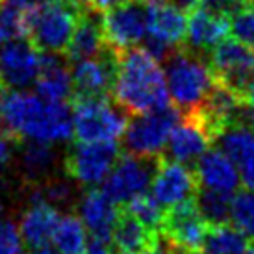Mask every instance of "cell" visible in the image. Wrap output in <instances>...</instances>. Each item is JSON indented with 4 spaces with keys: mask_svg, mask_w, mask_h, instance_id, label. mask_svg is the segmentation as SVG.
Listing matches in <instances>:
<instances>
[{
    "mask_svg": "<svg viewBox=\"0 0 254 254\" xmlns=\"http://www.w3.org/2000/svg\"><path fill=\"white\" fill-rule=\"evenodd\" d=\"M150 193L163 210L193 200L198 191V182L195 171L184 163L171 162L162 158L156 171L154 180L150 184Z\"/></svg>",
    "mask_w": 254,
    "mask_h": 254,
    "instance_id": "14",
    "label": "cell"
},
{
    "mask_svg": "<svg viewBox=\"0 0 254 254\" xmlns=\"http://www.w3.org/2000/svg\"><path fill=\"white\" fill-rule=\"evenodd\" d=\"M208 223L198 213L195 198L165 210L160 238L175 251L198 254L204 243Z\"/></svg>",
    "mask_w": 254,
    "mask_h": 254,
    "instance_id": "10",
    "label": "cell"
},
{
    "mask_svg": "<svg viewBox=\"0 0 254 254\" xmlns=\"http://www.w3.org/2000/svg\"><path fill=\"white\" fill-rule=\"evenodd\" d=\"M219 150L238 165V169L254 160V130L245 125H232L215 137Z\"/></svg>",
    "mask_w": 254,
    "mask_h": 254,
    "instance_id": "24",
    "label": "cell"
},
{
    "mask_svg": "<svg viewBox=\"0 0 254 254\" xmlns=\"http://www.w3.org/2000/svg\"><path fill=\"white\" fill-rule=\"evenodd\" d=\"M186 34H188V19L184 11L167 4H162V6L148 4L147 37L175 50L184 45Z\"/></svg>",
    "mask_w": 254,
    "mask_h": 254,
    "instance_id": "22",
    "label": "cell"
},
{
    "mask_svg": "<svg viewBox=\"0 0 254 254\" xmlns=\"http://www.w3.org/2000/svg\"><path fill=\"white\" fill-rule=\"evenodd\" d=\"M198 188L234 195L241 186V173L221 150H208L195 163Z\"/></svg>",
    "mask_w": 254,
    "mask_h": 254,
    "instance_id": "18",
    "label": "cell"
},
{
    "mask_svg": "<svg viewBox=\"0 0 254 254\" xmlns=\"http://www.w3.org/2000/svg\"><path fill=\"white\" fill-rule=\"evenodd\" d=\"M180 119L182 112L171 104L143 115H134L123 134V147L132 156L160 158Z\"/></svg>",
    "mask_w": 254,
    "mask_h": 254,
    "instance_id": "6",
    "label": "cell"
},
{
    "mask_svg": "<svg viewBox=\"0 0 254 254\" xmlns=\"http://www.w3.org/2000/svg\"><path fill=\"white\" fill-rule=\"evenodd\" d=\"M28 13L13 2H0V45L28 37Z\"/></svg>",
    "mask_w": 254,
    "mask_h": 254,
    "instance_id": "29",
    "label": "cell"
},
{
    "mask_svg": "<svg viewBox=\"0 0 254 254\" xmlns=\"http://www.w3.org/2000/svg\"><path fill=\"white\" fill-rule=\"evenodd\" d=\"M80 11L67 0L36 7L28 13V39L41 52L60 54L67 50Z\"/></svg>",
    "mask_w": 254,
    "mask_h": 254,
    "instance_id": "5",
    "label": "cell"
},
{
    "mask_svg": "<svg viewBox=\"0 0 254 254\" xmlns=\"http://www.w3.org/2000/svg\"><path fill=\"white\" fill-rule=\"evenodd\" d=\"M240 173H241V184L245 186V190L254 193V160H251L243 167H240Z\"/></svg>",
    "mask_w": 254,
    "mask_h": 254,
    "instance_id": "35",
    "label": "cell"
},
{
    "mask_svg": "<svg viewBox=\"0 0 254 254\" xmlns=\"http://www.w3.org/2000/svg\"><path fill=\"white\" fill-rule=\"evenodd\" d=\"M108 49L104 41V30H102V15L91 7L82 9L78 17V24L74 28L69 47L65 50L67 62H82V60H91L104 54Z\"/></svg>",
    "mask_w": 254,
    "mask_h": 254,
    "instance_id": "19",
    "label": "cell"
},
{
    "mask_svg": "<svg viewBox=\"0 0 254 254\" xmlns=\"http://www.w3.org/2000/svg\"><path fill=\"white\" fill-rule=\"evenodd\" d=\"M0 127L13 139L62 143L72 137V108L67 102H49L37 93L2 89Z\"/></svg>",
    "mask_w": 254,
    "mask_h": 254,
    "instance_id": "1",
    "label": "cell"
},
{
    "mask_svg": "<svg viewBox=\"0 0 254 254\" xmlns=\"http://www.w3.org/2000/svg\"><path fill=\"white\" fill-rule=\"evenodd\" d=\"M11 137L6 134H0V169L6 167L11 158Z\"/></svg>",
    "mask_w": 254,
    "mask_h": 254,
    "instance_id": "36",
    "label": "cell"
},
{
    "mask_svg": "<svg viewBox=\"0 0 254 254\" xmlns=\"http://www.w3.org/2000/svg\"><path fill=\"white\" fill-rule=\"evenodd\" d=\"M112 97L128 115H143L169 104V91L160 62L141 47L117 54Z\"/></svg>",
    "mask_w": 254,
    "mask_h": 254,
    "instance_id": "2",
    "label": "cell"
},
{
    "mask_svg": "<svg viewBox=\"0 0 254 254\" xmlns=\"http://www.w3.org/2000/svg\"><path fill=\"white\" fill-rule=\"evenodd\" d=\"M251 247V240L232 223L208 226L204 243L198 254H243Z\"/></svg>",
    "mask_w": 254,
    "mask_h": 254,
    "instance_id": "25",
    "label": "cell"
},
{
    "mask_svg": "<svg viewBox=\"0 0 254 254\" xmlns=\"http://www.w3.org/2000/svg\"><path fill=\"white\" fill-rule=\"evenodd\" d=\"M213 143V135L208 132L204 123L200 121L195 112L182 113V119L175 130L171 132V137L167 141V156L165 160L184 163H197L198 158L210 150V145Z\"/></svg>",
    "mask_w": 254,
    "mask_h": 254,
    "instance_id": "15",
    "label": "cell"
},
{
    "mask_svg": "<svg viewBox=\"0 0 254 254\" xmlns=\"http://www.w3.org/2000/svg\"><path fill=\"white\" fill-rule=\"evenodd\" d=\"M232 197L219 191H210L198 188L195 195V204L198 213L202 215L208 226H217L230 223V208H232Z\"/></svg>",
    "mask_w": 254,
    "mask_h": 254,
    "instance_id": "28",
    "label": "cell"
},
{
    "mask_svg": "<svg viewBox=\"0 0 254 254\" xmlns=\"http://www.w3.org/2000/svg\"><path fill=\"white\" fill-rule=\"evenodd\" d=\"M0 2H2V0H0Z\"/></svg>",
    "mask_w": 254,
    "mask_h": 254,
    "instance_id": "47",
    "label": "cell"
},
{
    "mask_svg": "<svg viewBox=\"0 0 254 254\" xmlns=\"http://www.w3.org/2000/svg\"><path fill=\"white\" fill-rule=\"evenodd\" d=\"M162 158L163 156L160 158H141L132 154L121 156L112 173L102 182V191L115 204H128L132 198L147 193Z\"/></svg>",
    "mask_w": 254,
    "mask_h": 254,
    "instance_id": "8",
    "label": "cell"
},
{
    "mask_svg": "<svg viewBox=\"0 0 254 254\" xmlns=\"http://www.w3.org/2000/svg\"><path fill=\"white\" fill-rule=\"evenodd\" d=\"M117 71V52L106 49L104 54L91 60H82L72 65V100L76 99H108L112 95Z\"/></svg>",
    "mask_w": 254,
    "mask_h": 254,
    "instance_id": "13",
    "label": "cell"
},
{
    "mask_svg": "<svg viewBox=\"0 0 254 254\" xmlns=\"http://www.w3.org/2000/svg\"><path fill=\"white\" fill-rule=\"evenodd\" d=\"M230 34L234 39L254 50V6L241 9L230 17Z\"/></svg>",
    "mask_w": 254,
    "mask_h": 254,
    "instance_id": "32",
    "label": "cell"
},
{
    "mask_svg": "<svg viewBox=\"0 0 254 254\" xmlns=\"http://www.w3.org/2000/svg\"><path fill=\"white\" fill-rule=\"evenodd\" d=\"M41 69V54L30 39L0 45V87L26 91L36 85Z\"/></svg>",
    "mask_w": 254,
    "mask_h": 254,
    "instance_id": "12",
    "label": "cell"
},
{
    "mask_svg": "<svg viewBox=\"0 0 254 254\" xmlns=\"http://www.w3.org/2000/svg\"><path fill=\"white\" fill-rule=\"evenodd\" d=\"M165 82L173 102L182 113L195 112L215 85V74L208 60L184 47L175 49L165 60Z\"/></svg>",
    "mask_w": 254,
    "mask_h": 254,
    "instance_id": "3",
    "label": "cell"
},
{
    "mask_svg": "<svg viewBox=\"0 0 254 254\" xmlns=\"http://www.w3.org/2000/svg\"><path fill=\"white\" fill-rule=\"evenodd\" d=\"M36 93L41 99L49 102H67L72 100L74 85H72V72L67 65V60L58 54L43 52L41 69L36 82Z\"/></svg>",
    "mask_w": 254,
    "mask_h": 254,
    "instance_id": "20",
    "label": "cell"
},
{
    "mask_svg": "<svg viewBox=\"0 0 254 254\" xmlns=\"http://www.w3.org/2000/svg\"><path fill=\"white\" fill-rule=\"evenodd\" d=\"M84 254H117L113 249L112 241H104L99 238H89L84 249Z\"/></svg>",
    "mask_w": 254,
    "mask_h": 254,
    "instance_id": "34",
    "label": "cell"
},
{
    "mask_svg": "<svg viewBox=\"0 0 254 254\" xmlns=\"http://www.w3.org/2000/svg\"><path fill=\"white\" fill-rule=\"evenodd\" d=\"M78 217L91 232V238L112 241L121 206L115 204L102 190H87L76 202Z\"/></svg>",
    "mask_w": 254,
    "mask_h": 254,
    "instance_id": "17",
    "label": "cell"
},
{
    "mask_svg": "<svg viewBox=\"0 0 254 254\" xmlns=\"http://www.w3.org/2000/svg\"><path fill=\"white\" fill-rule=\"evenodd\" d=\"M22 236L19 225L0 217V254H21Z\"/></svg>",
    "mask_w": 254,
    "mask_h": 254,
    "instance_id": "33",
    "label": "cell"
},
{
    "mask_svg": "<svg viewBox=\"0 0 254 254\" xmlns=\"http://www.w3.org/2000/svg\"><path fill=\"white\" fill-rule=\"evenodd\" d=\"M128 113L110 99L72 100V137L76 143L119 141L128 125Z\"/></svg>",
    "mask_w": 254,
    "mask_h": 254,
    "instance_id": "4",
    "label": "cell"
},
{
    "mask_svg": "<svg viewBox=\"0 0 254 254\" xmlns=\"http://www.w3.org/2000/svg\"><path fill=\"white\" fill-rule=\"evenodd\" d=\"M87 245L85 226L78 215H62L52 238V247L62 254H84Z\"/></svg>",
    "mask_w": 254,
    "mask_h": 254,
    "instance_id": "27",
    "label": "cell"
},
{
    "mask_svg": "<svg viewBox=\"0 0 254 254\" xmlns=\"http://www.w3.org/2000/svg\"><path fill=\"white\" fill-rule=\"evenodd\" d=\"M69 4H72L74 7L78 9H87V7H91V0H67Z\"/></svg>",
    "mask_w": 254,
    "mask_h": 254,
    "instance_id": "42",
    "label": "cell"
},
{
    "mask_svg": "<svg viewBox=\"0 0 254 254\" xmlns=\"http://www.w3.org/2000/svg\"><path fill=\"white\" fill-rule=\"evenodd\" d=\"M127 2H130V0H91V9L99 11V13H104L108 9L121 6V4H127Z\"/></svg>",
    "mask_w": 254,
    "mask_h": 254,
    "instance_id": "37",
    "label": "cell"
},
{
    "mask_svg": "<svg viewBox=\"0 0 254 254\" xmlns=\"http://www.w3.org/2000/svg\"><path fill=\"white\" fill-rule=\"evenodd\" d=\"M58 165V154L49 143L28 141L21 152V167L32 180H49Z\"/></svg>",
    "mask_w": 254,
    "mask_h": 254,
    "instance_id": "26",
    "label": "cell"
},
{
    "mask_svg": "<svg viewBox=\"0 0 254 254\" xmlns=\"http://www.w3.org/2000/svg\"><path fill=\"white\" fill-rule=\"evenodd\" d=\"M230 34V17L206 7H197L188 19V34L184 49L206 56Z\"/></svg>",
    "mask_w": 254,
    "mask_h": 254,
    "instance_id": "16",
    "label": "cell"
},
{
    "mask_svg": "<svg viewBox=\"0 0 254 254\" xmlns=\"http://www.w3.org/2000/svg\"><path fill=\"white\" fill-rule=\"evenodd\" d=\"M2 210H4V202H2V197H0V213H2Z\"/></svg>",
    "mask_w": 254,
    "mask_h": 254,
    "instance_id": "46",
    "label": "cell"
},
{
    "mask_svg": "<svg viewBox=\"0 0 254 254\" xmlns=\"http://www.w3.org/2000/svg\"><path fill=\"white\" fill-rule=\"evenodd\" d=\"M198 4H200V0H173V2H171V6L178 7V9L184 11V13L195 11V9L198 7Z\"/></svg>",
    "mask_w": 254,
    "mask_h": 254,
    "instance_id": "39",
    "label": "cell"
},
{
    "mask_svg": "<svg viewBox=\"0 0 254 254\" xmlns=\"http://www.w3.org/2000/svg\"><path fill=\"white\" fill-rule=\"evenodd\" d=\"M125 208H127L130 213H134L135 217L139 219L145 226H148L150 230H154V232L160 234L163 217H165V210L158 204V200H156L152 195L143 193L139 197L132 198L128 204H125Z\"/></svg>",
    "mask_w": 254,
    "mask_h": 254,
    "instance_id": "31",
    "label": "cell"
},
{
    "mask_svg": "<svg viewBox=\"0 0 254 254\" xmlns=\"http://www.w3.org/2000/svg\"><path fill=\"white\" fill-rule=\"evenodd\" d=\"M145 4H150V6H162V4H167V2H173V0H143Z\"/></svg>",
    "mask_w": 254,
    "mask_h": 254,
    "instance_id": "44",
    "label": "cell"
},
{
    "mask_svg": "<svg viewBox=\"0 0 254 254\" xmlns=\"http://www.w3.org/2000/svg\"><path fill=\"white\" fill-rule=\"evenodd\" d=\"M160 240V234L150 230L130 213L127 208H121L119 219L112 234V245L117 254H141L147 249L154 247Z\"/></svg>",
    "mask_w": 254,
    "mask_h": 254,
    "instance_id": "23",
    "label": "cell"
},
{
    "mask_svg": "<svg viewBox=\"0 0 254 254\" xmlns=\"http://www.w3.org/2000/svg\"><path fill=\"white\" fill-rule=\"evenodd\" d=\"M32 254H62V253H58L56 249L54 247H41V249H36V251H34V253Z\"/></svg>",
    "mask_w": 254,
    "mask_h": 254,
    "instance_id": "43",
    "label": "cell"
},
{
    "mask_svg": "<svg viewBox=\"0 0 254 254\" xmlns=\"http://www.w3.org/2000/svg\"><path fill=\"white\" fill-rule=\"evenodd\" d=\"M102 30L108 49L123 52L143 43L148 32V4L130 0L102 13Z\"/></svg>",
    "mask_w": 254,
    "mask_h": 254,
    "instance_id": "9",
    "label": "cell"
},
{
    "mask_svg": "<svg viewBox=\"0 0 254 254\" xmlns=\"http://www.w3.org/2000/svg\"><path fill=\"white\" fill-rule=\"evenodd\" d=\"M210 67L219 84L243 99L254 74V50L238 39H225L210 52Z\"/></svg>",
    "mask_w": 254,
    "mask_h": 254,
    "instance_id": "11",
    "label": "cell"
},
{
    "mask_svg": "<svg viewBox=\"0 0 254 254\" xmlns=\"http://www.w3.org/2000/svg\"><path fill=\"white\" fill-rule=\"evenodd\" d=\"M243 102L254 108V74H253V78H251V82L247 84L245 93H243Z\"/></svg>",
    "mask_w": 254,
    "mask_h": 254,
    "instance_id": "41",
    "label": "cell"
},
{
    "mask_svg": "<svg viewBox=\"0 0 254 254\" xmlns=\"http://www.w3.org/2000/svg\"><path fill=\"white\" fill-rule=\"evenodd\" d=\"M60 219H62V213L56 210V206L47 204V202H30L19 223L22 243L28 245L32 251L49 247Z\"/></svg>",
    "mask_w": 254,
    "mask_h": 254,
    "instance_id": "21",
    "label": "cell"
},
{
    "mask_svg": "<svg viewBox=\"0 0 254 254\" xmlns=\"http://www.w3.org/2000/svg\"><path fill=\"white\" fill-rule=\"evenodd\" d=\"M121 158V145L108 143H76L72 145L64 160L67 178L80 186H97L108 178Z\"/></svg>",
    "mask_w": 254,
    "mask_h": 254,
    "instance_id": "7",
    "label": "cell"
},
{
    "mask_svg": "<svg viewBox=\"0 0 254 254\" xmlns=\"http://www.w3.org/2000/svg\"><path fill=\"white\" fill-rule=\"evenodd\" d=\"M7 2H13L17 6H21L22 9H36V7L47 6V4H52V2H58V0H7Z\"/></svg>",
    "mask_w": 254,
    "mask_h": 254,
    "instance_id": "38",
    "label": "cell"
},
{
    "mask_svg": "<svg viewBox=\"0 0 254 254\" xmlns=\"http://www.w3.org/2000/svg\"><path fill=\"white\" fill-rule=\"evenodd\" d=\"M141 254H175V253H173L169 245H167V243H165V241L160 238L154 247L147 249V251H145V253H141Z\"/></svg>",
    "mask_w": 254,
    "mask_h": 254,
    "instance_id": "40",
    "label": "cell"
},
{
    "mask_svg": "<svg viewBox=\"0 0 254 254\" xmlns=\"http://www.w3.org/2000/svg\"><path fill=\"white\" fill-rule=\"evenodd\" d=\"M243 254H254V245H251V247H249Z\"/></svg>",
    "mask_w": 254,
    "mask_h": 254,
    "instance_id": "45",
    "label": "cell"
},
{
    "mask_svg": "<svg viewBox=\"0 0 254 254\" xmlns=\"http://www.w3.org/2000/svg\"><path fill=\"white\" fill-rule=\"evenodd\" d=\"M230 223L238 230L247 236L249 240H254V193L253 191H238L232 197V208H230Z\"/></svg>",
    "mask_w": 254,
    "mask_h": 254,
    "instance_id": "30",
    "label": "cell"
}]
</instances>
